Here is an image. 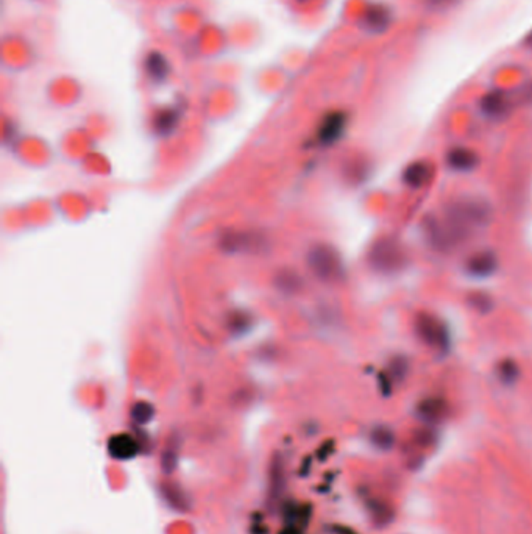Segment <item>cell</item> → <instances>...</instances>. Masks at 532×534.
<instances>
[{"mask_svg": "<svg viewBox=\"0 0 532 534\" xmlns=\"http://www.w3.org/2000/svg\"><path fill=\"white\" fill-rule=\"evenodd\" d=\"M395 22V11L386 2H370L364 10L359 25L370 34L386 33Z\"/></svg>", "mask_w": 532, "mask_h": 534, "instance_id": "cell-1", "label": "cell"}, {"mask_svg": "<svg viewBox=\"0 0 532 534\" xmlns=\"http://www.w3.org/2000/svg\"><path fill=\"white\" fill-rule=\"evenodd\" d=\"M144 67L150 80L157 83L164 81L171 74L169 60H167L164 55L158 51H152L149 55H147L144 61Z\"/></svg>", "mask_w": 532, "mask_h": 534, "instance_id": "cell-2", "label": "cell"}, {"mask_svg": "<svg viewBox=\"0 0 532 534\" xmlns=\"http://www.w3.org/2000/svg\"><path fill=\"white\" fill-rule=\"evenodd\" d=\"M177 121H178V111L175 108H164L155 116V119H153V126H155L157 131H159V133H167V131H172L173 127L177 126Z\"/></svg>", "mask_w": 532, "mask_h": 534, "instance_id": "cell-3", "label": "cell"}, {"mask_svg": "<svg viewBox=\"0 0 532 534\" xmlns=\"http://www.w3.org/2000/svg\"><path fill=\"white\" fill-rule=\"evenodd\" d=\"M342 122H344V117L339 113L328 116L326 121L324 122V127H321V138L328 140V138L335 136V133H338L339 128L342 127Z\"/></svg>", "mask_w": 532, "mask_h": 534, "instance_id": "cell-4", "label": "cell"}, {"mask_svg": "<svg viewBox=\"0 0 532 534\" xmlns=\"http://www.w3.org/2000/svg\"><path fill=\"white\" fill-rule=\"evenodd\" d=\"M456 2L458 0H426V4H428V6L432 10H445L448 6H453Z\"/></svg>", "mask_w": 532, "mask_h": 534, "instance_id": "cell-5", "label": "cell"}, {"mask_svg": "<svg viewBox=\"0 0 532 534\" xmlns=\"http://www.w3.org/2000/svg\"><path fill=\"white\" fill-rule=\"evenodd\" d=\"M524 46L529 47V48H532V32L528 34L526 39H524Z\"/></svg>", "mask_w": 532, "mask_h": 534, "instance_id": "cell-6", "label": "cell"}, {"mask_svg": "<svg viewBox=\"0 0 532 534\" xmlns=\"http://www.w3.org/2000/svg\"><path fill=\"white\" fill-rule=\"evenodd\" d=\"M298 2H306V0H298Z\"/></svg>", "mask_w": 532, "mask_h": 534, "instance_id": "cell-7", "label": "cell"}]
</instances>
